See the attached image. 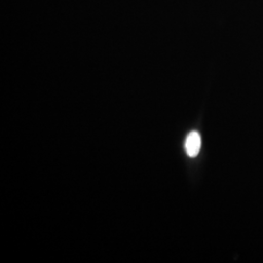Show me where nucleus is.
Here are the masks:
<instances>
[{"mask_svg": "<svg viewBox=\"0 0 263 263\" xmlns=\"http://www.w3.org/2000/svg\"><path fill=\"white\" fill-rule=\"evenodd\" d=\"M201 148V137L198 132L189 133L185 142V149L189 157L197 156Z\"/></svg>", "mask_w": 263, "mask_h": 263, "instance_id": "obj_1", "label": "nucleus"}]
</instances>
